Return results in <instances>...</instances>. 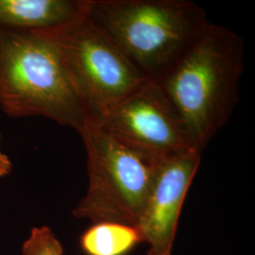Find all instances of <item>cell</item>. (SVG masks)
I'll return each mask as SVG.
<instances>
[{
	"label": "cell",
	"mask_w": 255,
	"mask_h": 255,
	"mask_svg": "<svg viewBox=\"0 0 255 255\" xmlns=\"http://www.w3.org/2000/svg\"><path fill=\"white\" fill-rule=\"evenodd\" d=\"M89 0H0V30L50 32L87 15Z\"/></svg>",
	"instance_id": "8"
},
{
	"label": "cell",
	"mask_w": 255,
	"mask_h": 255,
	"mask_svg": "<svg viewBox=\"0 0 255 255\" xmlns=\"http://www.w3.org/2000/svg\"><path fill=\"white\" fill-rule=\"evenodd\" d=\"M23 255H64V248L49 227H36L22 247Z\"/></svg>",
	"instance_id": "10"
},
{
	"label": "cell",
	"mask_w": 255,
	"mask_h": 255,
	"mask_svg": "<svg viewBox=\"0 0 255 255\" xmlns=\"http://www.w3.org/2000/svg\"><path fill=\"white\" fill-rule=\"evenodd\" d=\"M43 33L57 46L87 120L98 119L146 81L87 15Z\"/></svg>",
	"instance_id": "5"
},
{
	"label": "cell",
	"mask_w": 255,
	"mask_h": 255,
	"mask_svg": "<svg viewBox=\"0 0 255 255\" xmlns=\"http://www.w3.org/2000/svg\"><path fill=\"white\" fill-rule=\"evenodd\" d=\"M201 152L188 150L162 160L139 220L147 255H171L182 205L201 164Z\"/></svg>",
	"instance_id": "7"
},
{
	"label": "cell",
	"mask_w": 255,
	"mask_h": 255,
	"mask_svg": "<svg viewBox=\"0 0 255 255\" xmlns=\"http://www.w3.org/2000/svg\"><path fill=\"white\" fill-rule=\"evenodd\" d=\"M87 16L155 82L210 25L205 10L189 0H89Z\"/></svg>",
	"instance_id": "2"
},
{
	"label": "cell",
	"mask_w": 255,
	"mask_h": 255,
	"mask_svg": "<svg viewBox=\"0 0 255 255\" xmlns=\"http://www.w3.org/2000/svg\"><path fill=\"white\" fill-rule=\"evenodd\" d=\"M243 69V39L227 27L210 23L156 81L199 151L231 118L238 102Z\"/></svg>",
	"instance_id": "1"
},
{
	"label": "cell",
	"mask_w": 255,
	"mask_h": 255,
	"mask_svg": "<svg viewBox=\"0 0 255 255\" xmlns=\"http://www.w3.org/2000/svg\"><path fill=\"white\" fill-rule=\"evenodd\" d=\"M12 169V164L9 156L1 149V134H0V178L8 176Z\"/></svg>",
	"instance_id": "11"
},
{
	"label": "cell",
	"mask_w": 255,
	"mask_h": 255,
	"mask_svg": "<svg viewBox=\"0 0 255 255\" xmlns=\"http://www.w3.org/2000/svg\"><path fill=\"white\" fill-rule=\"evenodd\" d=\"M0 108L10 118L44 117L77 131L87 115L52 39L0 30Z\"/></svg>",
	"instance_id": "3"
},
{
	"label": "cell",
	"mask_w": 255,
	"mask_h": 255,
	"mask_svg": "<svg viewBox=\"0 0 255 255\" xmlns=\"http://www.w3.org/2000/svg\"><path fill=\"white\" fill-rule=\"evenodd\" d=\"M143 242L136 227L99 222L84 231L80 238V247L85 255H126Z\"/></svg>",
	"instance_id": "9"
},
{
	"label": "cell",
	"mask_w": 255,
	"mask_h": 255,
	"mask_svg": "<svg viewBox=\"0 0 255 255\" xmlns=\"http://www.w3.org/2000/svg\"><path fill=\"white\" fill-rule=\"evenodd\" d=\"M87 121L158 161L198 150L162 89L151 80L142 82L98 119Z\"/></svg>",
	"instance_id": "6"
},
{
	"label": "cell",
	"mask_w": 255,
	"mask_h": 255,
	"mask_svg": "<svg viewBox=\"0 0 255 255\" xmlns=\"http://www.w3.org/2000/svg\"><path fill=\"white\" fill-rule=\"evenodd\" d=\"M78 132L87 154L89 184L74 208V217L138 228L161 161L120 142L90 121Z\"/></svg>",
	"instance_id": "4"
}]
</instances>
